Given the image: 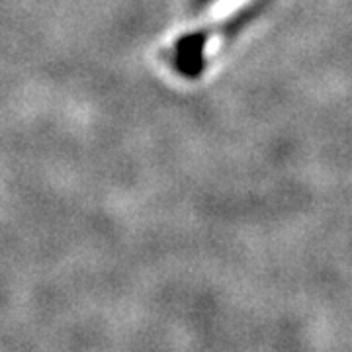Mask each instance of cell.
I'll use <instances>...</instances> for the list:
<instances>
[{
	"mask_svg": "<svg viewBox=\"0 0 352 352\" xmlns=\"http://www.w3.org/2000/svg\"><path fill=\"white\" fill-rule=\"evenodd\" d=\"M249 2L252 0H210L178 41V69L190 76L198 75L219 47L223 30Z\"/></svg>",
	"mask_w": 352,
	"mask_h": 352,
	"instance_id": "obj_1",
	"label": "cell"
}]
</instances>
